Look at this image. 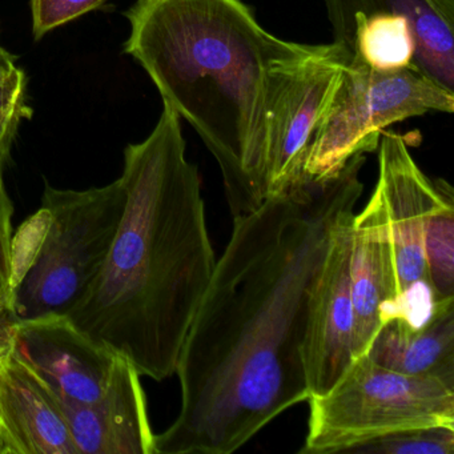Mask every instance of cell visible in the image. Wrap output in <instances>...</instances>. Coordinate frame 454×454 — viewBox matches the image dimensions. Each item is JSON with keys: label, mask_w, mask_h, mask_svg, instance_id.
<instances>
[{"label": "cell", "mask_w": 454, "mask_h": 454, "mask_svg": "<svg viewBox=\"0 0 454 454\" xmlns=\"http://www.w3.org/2000/svg\"><path fill=\"white\" fill-rule=\"evenodd\" d=\"M365 156L233 217L177 361L179 416L155 454H231L309 397L302 342L337 225L355 214Z\"/></svg>", "instance_id": "1"}, {"label": "cell", "mask_w": 454, "mask_h": 454, "mask_svg": "<svg viewBox=\"0 0 454 454\" xmlns=\"http://www.w3.org/2000/svg\"><path fill=\"white\" fill-rule=\"evenodd\" d=\"M126 206L99 275L67 317L87 336L163 381L216 267L198 167L180 116L164 105L153 131L124 150Z\"/></svg>", "instance_id": "2"}, {"label": "cell", "mask_w": 454, "mask_h": 454, "mask_svg": "<svg viewBox=\"0 0 454 454\" xmlns=\"http://www.w3.org/2000/svg\"><path fill=\"white\" fill-rule=\"evenodd\" d=\"M124 52L214 155L233 217L267 200L268 103L273 70L318 44L265 31L243 0H135Z\"/></svg>", "instance_id": "3"}, {"label": "cell", "mask_w": 454, "mask_h": 454, "mask_svg": "<svg viewBox=\"0 0 454 454\" xmlns=\"http://www.w3.org/2000/svg\"><path fill=\"white\" fill-rule=\"evenodd\" d=\"M126 206L119 177L90 190H59L47 183L46 225L35 251L14 276L10 317L14 323L67 315L99 275Z\"/></svg>", "instance_id": "4"}, {"label": "cell", "mask_w": 454, "mask_h": 454, "mask_svg": "<svg viewBox=\"0 0 454 454\" xmlns=\"http://www.w3.org/2000/svg\"><path fill=\"white\" fill-rule=\"evenodd\" d=\"M307 401L302 454L347 453L403 430L454 427V381L398 373L366 355L355 358L328 393Z\"/></svg>", "instance_id": "5"}, {"label": "cell", "mask_w": 454, "mask_h": 454, "mask_svg": "<svg viewBox=\"0 0 454 454\" xmlns=\"http://www.w3.org/2000/svg\"><path fill=\"white\" fill-rule=\"evenodd\" d=\"M454 92L417 68L377 71L350 55L305 159V175L325 180L356 155L374 153L382 132L398 121L429 113L451 114Z\"/></svg>", "instance_id": "6"}, {"label": "cell", "mask_w": 454, "mask_h": 454, "mask_svg": "<svg viewBox=\"0 0 454 454\" xmlns=\"http://www.w3.org/2000/svg\"><path fill=\"white\" fill-rule=\"evenodd\" d=\"M377 150L379 179L374 188L384 204L397 280L393 318L421 326L445 304H438L433 294L425 256L427 217L437 185L417 166L401 135L382 132Z\"/></svg>", "instance_id": "7"}, {"label": "cell", "mask_w": 454, "mask_h": 454, "mask_svg": "<svg viewBox=\"0 0 454 454\" xmlns=\"http://www.w3.org/2000/svg\"><path fill=\"white\" fill-rule=\"evenodd\" d=\"M349 58L350 52L334 42L318 44L313 54L273 70L268 103V198L307 179L308 145Z\"/></svg>", "instance_id": "8"}, {"label": "cell", "mask_w": 454, "mask_h": 454, "mask_svg": "<svg viewBox=\"0 0 454 454\" xmlns=\"http://www.w3.org/2000/svg\"><path fill=\"white\" fill-rule=\"evenodd\" d=\"M353 216L345 217L334 230L310 296L301 350L309 397L328 393L355 360L350 288Z\"/></svg>", "instance_id": "9"}, {"label": "cell", "mask_w": 454, "mask_h": 454, "mask_svg": "<svg viewBox=\"0 0 454 454\" xmlns=\"http://www.w3.org/2000/svg\"><path fill=\"white\" fill-rule=\"evenodd\" d=\"M12 344L58 400L73 403H90L105 393L118 357L66 315L12 321Z\"/></svg>", "instance_id": "10"}, {"label": "cell", "mask_w": 454, "mask_h": 454, "mask_svg": "<svg viewBox=\"0 0 454 454\" xmlns=\"http://www.w3.org/2000/svg\"><path fill=\"white\" fill-rule=\"evenodd\" d=\"M0 454H78L54 393L15 352L9 312H0Z\"/></svg>", "instance_id": "11"}, {"label": "cell", "mask_w": 454, "mask_h": 454, "mask_svg": "<svg viewBox=\"0 0 454 454\" xmlns=\"http://www.w3.org/2000/svg\"><path fill=\"white\" fill-rule=\"evenodd\" d=\"M58 403L78 454H155V433L140 373L123 356L116 357L107 387L98 400Z\"/></svg>", "instance_id": "12"}, {"label": "cell", "mask_w": 454, "mask_h": 454, "mask_svg": "<svg viewBox=\"0 0 454 454\" xmlns=\"http://www.w3.org/2000/svg\"><path fill=\"white\" fill-rule=\"evenodd\" d=\"M353 355H366L377 332L395 315L397 300L395 259L381 195L374 188L371 199L352 220L350 254Z\"/></svg>", "instance_id": "13"}, {"label": "cell", "mask_w": 454, "mask_h": 454, "mask_svg": "<svg viewBox=\"0 0 454 454\" xmlns=\"http://www.w3.org/2000/svg\"><path fill=\"white\" fill-rule=\"evenodd\" d=\"M325 4L332 27L360 14L408 20L416 39L414 67L454 92V0H325Z\"/></svg>", "instance_id": "14"}, {"label": "cell", "mask_w": 454, "mask_h": 454, "mask_svg": "<svg viewBox=\"0 0 454 454\" xmlns=\"http://www.w3.org/2000/svg\"><path fill=\"white\" fill-rule=\"evenodd\" d=\"M366 356L398 373L454 381V301L441 305L421 326L390 318L380 328Z\"/></svg>", "instance_id": "15"}, {"label": "cell", "mask_w": 454, "mask_h": 454, "mask_svg": "<svg viewBox=\"0 0 454 454\" xmlns=\"http://www.w3.org/2000/svg\"><path fill=\"white\" fill-rule=\"evenodd\" d=\"M333 38L353 58L377 71L414 67L417 46L408 20L398 15H355L333 26ZM416 68V67H414Z\"/></svg>", "instance_id": "16"}, {"label": "cell", "mask_w": 454, "mask_h": 454, "mask_svg": "<svg viewBox=\"0 0 454 454\" xmlns=\"http://www.w3.org/2000/svg\"><path fill=\"white\" fill-rule=\"evenodd\" d=\"M437 192L427 223L425 256L430 286L438 304L454 300V192L435 179Z\"/></svg>", "instance_id": "17"}, {"label": "cell", "mask_w": 454, "mask_h": 454, "mask_svg": "<svg viewBox=\"0 0 454 454\" xmlns=\"http://www.w3.org/2000/svg\"><path fill=\"white\" fill-rule=\"evenodd\" d=\"M347 453L454 454V427H429L382 435Z\"/></svg>", "instance_id": "18"}, {"label": "cell", "mask_w": 454, "mask_h": 454, "mask_svg": "<svg viewBox=\"0 0 454 454\" xmlns=\"http://www.w3.org/2000/svg\"><path fill=\"white\" fill-rule=\"evenodd\" d=\"M31 116L25 71L17 67L0 75V174L4 175L20 123Z\"/></svg>", "instance_id": "19"}, {"label": "cell", "mask_w": 454, "mask_h": 454, "mask_svg": "<svg viewBox=\"0 0 454 454\" xmlns=\"http://www.w3.org/2000/svg\"><path fill=\"white\" fill-rule=\"evenodd\" d=\"M107 0H31L33 34L36 41L60 26L99 9Z\"/></svg>", "instance_id": "20"}, {"label": "cell", "mask_w": 454, "mask_h": 454, "mask_svg": "<svg viewBox=\"0 0 454 454\" xmlns=\"http://www.w3.org/2000/svg\"><path fill=\"white\" fill-rule=\"evenodd\" d=\"M12 214H14V207L4 188V175L0 174V309L7 310L10 308L12 286H14Z\"/></svg>", "instance_id": "21"}, {"label": "cell", "mask_w": 454, "mask_h": 454, "mask_svg": "<svg viewBox=\"0 0 454 454\" xmlns=\"http://www.w3.org/2000/svg\"><path fill=\"white\" fill-rule=\"evenodd\" d=\"M15 62H17V58L0 47V75H4V74H9L15 70L17 68Z\"/></svg>", "instance_id": "22"}]
</instances>
